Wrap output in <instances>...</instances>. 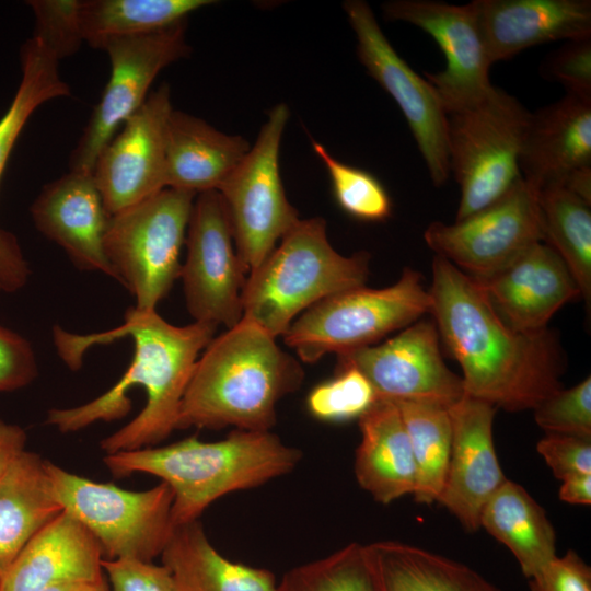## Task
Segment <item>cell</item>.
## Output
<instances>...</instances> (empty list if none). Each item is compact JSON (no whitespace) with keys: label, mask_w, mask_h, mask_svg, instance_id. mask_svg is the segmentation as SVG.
Returning <instances> with one entry per match:
<instances>
[{"label":"cell","mask_w":591,"mask_h":591,"mask_svg":"<svg viewBox=\"0 0 591 591\" xmlns=\"http://www.w3.org/2000/svg\"><path fill=\"white\" fill-rule=\"evenodd\" d=\"M217 325L194 322L175 326L157 311L129 308L117 328L90 335L53 331L60 358L72 370L82 364V356L91 346L130 337L134 355L128 369L108 391L82 405L51 408L46 424L62 433L76 432L97 421H114L131 408L127 396L134 386L147 393L142 410L126 426L105 437L100 448L105 454L157 445L176 429L181 402L199 354L215 337Z\"/></svg>","instance_id":"cell-1"},{"label":"cell","mask_w":591,"mask_h":591,"mask_svg":"<svg viewBox=\"0 0 591 591\" xmlns=\"http://www.w3.org/2000/svg\"><path fill=\"white\" fill-rule=\"evenodd\" d=\"M430 312L464 393L507 412L534 409L564 389L567 359L556 332H521L496 312L477 282L434 255Z\"/></svg>","instance_id":"cell-2"},{"label":"cell","mask_w":591,"mask_h":591,"mask_svg":"<svg viewBox=\"0 0 591 591\" xmlns=\"http://www.w3.org/2000/svg\"><path fill=\"white\" fill-rule=\"evenodd\" d=\"M303 380L300 362L259 325L242 317L213 337L198 358L176 429L270 431L278 402L298 391Z\"/></svg>","instance_id":"cell-3"},{"label":"cell","mask_w":591,"mask_h":591,"mask_svg":"<svg viewBox=\"0 0 591 591\" xmlns=\"http://www.w3.org/2000/svg\"><path fill=\"white\" fill-rule=\"evenodd\" d=\"M302 452L271 431H231L220 441L189 437L164 447L105 454L115 477L147 473L161 478L174 494L173 525L199 520L222 496L262 486L292 472Z\"/></svg>","instance_id":"cell-4"},{"label":"cell","mask_w":591,"mask_h":591,"mask_svg":"<svg viewBox=\"0 0 591 591\" xmlns=\"http://www.w3.org/2000/svg\"><path fill=\"white\" fill-rule=\"evenodd\" d=\"M370 255L339 254L328 242L321 217L300 219L246 277L243 317L269 335L282 336L306 309L335 293L366 286Z\"/></svg>","instance_id":"cell-5"},{"label":"cell","mask_w":591,"mask_h":591,"mask_svg":"<svg viewBox=\"0 0 591 591\" xmlns=\"http://www.w3.org/2000/svg\"><path fill=\"white\" fill-rule=\"evenodd\" d=\"M431 298L424 277L404 268L399 279L385 288H352L313 304L282 335L299 359L314 363L336 355L371 346L430 312Z\"/></svg>","instance_id":"cell-6"},{"label":"cell","mask_w":591,"mask_h":591,"mask_svg":"<svg viewBox=\"0 0 591 591\" xmlns=\"http://www.w3.org/2000/svg\"><path fill=\"white\" fill-rule=\"evenodd\" d=\"M195 196L166 187L109 217L104 251L136 310L154 311L179 277Z\"/></svg>","instance_id":"cell-7"},{"label":"cell","mask_w":591,"mask_h":591,"mask_svg":"<svg viewBox=\"0 0 591 591\" xmlns=\"http://www.w3.org/2000/svg\"><path fill=\"white\" fill-rule=\"evenodd\" d=\"M530 115L496 86L478 104L448 115L450 172L461 187L455 221L494 204L522 177L519 159Z\"/></svg>","instance_id":"cell-8"},{"label":"cell","mask_w":591,"mask_h":591,"mask_svg":"<svg viewBox=\"0 0 591 591\" xmlns=\"http://www.w3.org/2000/svg\"><path fill=\"white\" fill-rule=\"evenodd\" d=\"M55 498L99 542L104 559L152 561L161 556L174 529V494L161 482L128 490L79 476L46 461Z\"/></svg>","instance_id":"cell-9"},{"label":"cell","mask_w":591,"mask_h":591,"mask_svg":"<svg viewBox=\"0 0 591 591\" xmlns=\"http://www.w3.org/2000/svg\"><path fill=\"white\" fill-rule=\"evenodd\" d=\"M289 116L285 103L268 112L255 143L217 189L247 271L256 268L300 220L286 196L279 170L280 142Z\"/></svg>","instance_id":"cell-10"},{"label":"cell","mask_w":591,"mask_h":591,"mask_svg":"<svg viewBox=\"0 0 591 591\" xmlns=\"http://www.w3.org/2000/svg\"><path fill=\"white\" fill-rule=\"evenodd\" d=\"M538 193L521 177L488 207L451 224L431 222L424 239L437 256L466 275L489 277L543 242Z\"/></svg>","instance_id":"cell-11"},{"label":"cell","mask_w":591,"mask_h":591,"mask_svg":"<svg viewBox=\"0 0 591 591\" xmlns=\"http://www.w3.org/2000/svg\"><path fill=\"white\" fill-rule=\"evenodd\" d=\"M186 21L147 35L115 38L104 46L109 80L70 158V171L92 173L95 162L123 124L143 104L158 73L188 56Z\"/></svg>","instance_id":"cell-12"},{"label":"cell","mask_w":591,"mask_h":591,"mask_svg":"<svg viewBox=\"0 0 591 591\" xmlns=\"http://www.w3.org/2000/svg\"><path fill=\"white\" fill-rule=\"evenodd\" d=\"M343 9L356 35L359 61L397 103L432 183L443 185L451 173L448 115L436 90L396 53L366 1L347 0Z\"/></svg>","instance_id":"cell-13"},{"label":"cell","mask_w":591,"mask_h":591,"mask_svg":"<svg viewBox=\"0 0 591 591\" xmlns=\"http://www.w3.org/2000/svg\"><path fill=\"white\" fill-rule=\"evenodd\" d=\"M186 258L181 267L186 306L194 322L231 328L243 317L246 267L235 248L220 194H198L187 227Z\"/></svg>","instance_id":"cell-14"},{"label":"cell","mask_w":591,"mask_h":591,"mask_svg":"<svg viewBox=\"0 0 591 591\" xmlns=\"http://www.w3.org/2000/svg\"><path fill=\"white\" fill-rule=\"evenodd\" d=\"M434 321L420 318L397 335L338 356V369L361 372L378 398L450 407L465 393L461 375L444 362Z\"/></svg>","instance_id":"cell-15"},{"label":"cell","mask_w":591,"mask_h":591,"mask_svg":"<svg viewBox=\"0 0 591 591\" xmlns=\"http://www.w3.org/2000/svg\"><path fill=\"white\" fill-rule=\"evenodd\" d=\"M391 21L413 24L438 44L445 68L425 78L436 90L447 115L482 102L494 89L491 62L479 30L473 1L450 4L433 0H392L382 4Z\"/></svg>","instance_id":"cell-16"},{"label":"cell","mask_w":591,"mask_h":591,"mask_svg":"<svg viewBox=\"0 0 591 591\" xmlns=\"http://www.w3.org/2000/svg\"><path fill=\"white\" fill-rule=\"evenodd\" d=\"M172 111L170 88L162 84L100 153L92 174L111 216L165 188V135Z\"/></svg>","instance_id":"cell-17"},{"label":"cell","mask_w":591,"mask_h":591,"mask_svg":"<svg viewBox=\"0 0 591 591\" xmlns=\"http://www.w3.org/2000/svg\"><path fill=\"white\" fill-rule=\"evenodd\" d=\"M496 409L491 404L467 395L449 407L451 454L437 502L468 531L480 528L485 505L507 480L493 438Z\"/></svg>","instance_id":"cell-18"},{"label":"cell","mask_w":591,"mask_h":591,"mask_svg":"<svg viewBox=\"0 0 591 591\" xmlns=\"http://www.w3.org/2000/svg\"><path fill=\"white\" fill-rule=\"evenodd\" d=\"M473 279L498 315L521 332L546 328L560 308L581 298L566 264L544 242L533 244L496 274Z\"/></svg>","instance_id":"cell-19"},{"label":"cell","mask_w":591,"mask_h":591,"mask_svg":"<svg viewBox=\"0 0 591 591\" xmlns=\"http://www.w3.org/2000/svg\"><path fill=\"white\" fill-rule=\"evenodd\" d=\"M37 230L63 248L82 270L116 280L105 251L107 212L92 173L70 171L47 184L31 206Z\"/></svg>","instance_id":"cell-20"},{"label":"cell","mask_w":591,"mask_h":591,"mask_svg":"<svg viewBox=\"0 0 591 591\" xmlns=\"http://www.w3.org/2000/svg\"><path fill=\"white\" fill-rule=\"evenodd\" d=\"M473 3L491 65L540 44L591 37L590 0H474Z\"/></svg>","instance_id":"cell-21"},{"label":"cell","mask_w":591,"mask_h":591,"mask_svg":"<svg viewBox=\"0 0 591 591\" xmlns=\"http://www.w3.org/2000/svg\"><path fill=\"white\" fill-rule=\"evenodd\" d=\"M103 552L92 533L62 511L24 546L0 578V591H43L104 579Z\"/></svg>","instance_id":"cell-22"},{"label":"cell","mask_w":591,"mask_h":591,"mask_svg":"<svg viewBox=\"0 0 591 591\" xmlns=\"http://www.w3.org/2000/svg\"><path fill=\"white\" fill-rule=\"evenodd\" d=\"M591 166V102L571 94L531 113L523 137L521 176L541 190Z\"/></svg>","instance_id":"cell-23"},{"label":"cell","mask_w":591,"mask_h":591,"mask_svg":"<svg viewBox=\"0 0 591 591\" xmlns=\"http://www.w3.org/2000/svg\"><path fill=\"white\" fill-rule=\"evenodd\" d=\"M59 59L38 37L32 36L21 49L22 78L16 93L0 119V178L19 135L43 103L70 94L61 79ZM31 276L30 264L11 232L0 228V291H20Z\"/></svg>","instance_id":"cell-24"},{"label":"cell","mask_w":591,"mask_h":591,"mask_svg":"<svg viewBox=\"0 0 591 591\" xmlns=\"http://www.w3.org/2000/svg\"><path fill=\"white\" fill-rule=\"evenodd\" d=\"M241 136L223 134L189 114L172 111L165 135V188L217 190L250 151Z\"/></svg>","instance_id":"cell-25"},{"label":"cell","mask_w":591,"mask_h":591,"mask_svg":"<svg viewBox=\"0 0 591 591\" xmlns=\"http://www.w3.org/2000/svg\"><path fill=\"white\" fill-rule=\"evenodd\" d=\"M360 443L355 455L359 486L383 505L416 487V465L397 405L378 398L359 418Z\"/></svg>","instance_id":"cell-26"},{"label":"cell","mask_w":591,"mask_h":591,"mask_svg":"<svg viewBox=\"0 0 591 591\" xmlns=\"http://www.w3.org/2000/svg\"><path fill=\"white\" fill-rule=\"evenodd\" d=\"M46 461L24 450L0 478V578L28 541L63 511L54 496Z\"/></svg>","instance_id":"cell-27"},{"label":"cell","mask_w":591,"mask_h":591,"mask_svg":"<svg viewBox=\"0 0 591 591\" xmlns=\"http://www.w3.org/2000/svg\"><path fill=\"white\" fill-rule=\"evenodd\" d=\"M161 558L177 591H275L278 582L268 569L222 556L199 520L174 526Z\"/></svg>","instance_id":"cell-28"},{"label":"cell","mask_w":591,"mask_h":591,"mask_svg":"<svg viewBox=\"0 0 591 591\" xmlns=\"http://www.w3.org/2000/svg\"><path fill=\"white\" fill-rule=\"evenodd\" d=\"M379 591H503L457 560L398 541L364 545Z\"/></svg>","instance_id":"cell-29"},{"label":"cell","mask_w":591,"mask_h":591,"mask_svg":"<svg viewBox=\"0 0 591 591\" xmlns=\"http://www.w3.org/2000/svg\"><path fill=\"white\" fill-rule=\"evenodd\" d=\"M479 523L510 549L526 579L557 556L555 530L544 509L512 480L490 497Z\"/></svg>","instance_id":"cell-30"},{"label":"cell","mask_w":591,"mask_h":591,"mask_svg":"<svg viewBox=\"0 0 591 591\" xmlns=\"http://www.w3.org/2000/svg\"><path fill=\"white\" fill-rule=\"evenodd\" d=\"M211 0H80L83 40L102 49L111 39L135 37L173 26Z\"/></svg>","instance_id":"cell-31"},{"label":"cell","mask_w":591,"mask_h":591,"mask_svg":"<svg viewBox=\"0 0 591 591\" xmlns=\"http://www.w3.org/2000/svg\"><path fill=\"white\" fill-rule=\"evenodd\" d=\"M543 242L572 275L581 298L591 302V205L560 185L538 193Z\"/></svg>","instance_id":"cell-32"},{"label":"cell","mask_w":591,"mask_h":591,"mask_svg":"<svg viewBox=\"0 0 591 591\" xmlns=\"http://www.w3.org/2000/svg\"><path fill=\"white\" fill-rule=\"evenodd\" d=\"M403 418L416 465L415 500L433 503L442 491L452 445L449 408L419 402H394Z\"/></svg>","instance_id":"cell-33"},{"label":"cell","mask_w":591,"mask_h":591,"mask_svg":"<svg viewBox=\"0 0 591 591\" xmlns=\"http://www.w3.org/2000/svg\"><path fill=\"white\" fill-rule=\"evenodd\" d=\"M275 591H379L364 545L336 552L288 570Z\"/></svg>","instance_id":"cell-34"},{"label":"cell","mask_w":591,"mask_h":591,"mask_svg":"<svg viewBox=\"0 0 591 591\" xmlns=\"http://www.w3.org/2000/svg\"><path fill=\"white\" fill-rule=\"evenodd\" d=\"M312 148L327 170L333 195L341 210L362 221H382L391 216L390 195L375 176L343 163L315 140Z\"/></svg>","instance_id":"cell-35"},{"label":"cell","mask_w":591,"mask_h":591,"mask_svg":"<svg viewBox=\"0 0 591 591\" xmlns=\"http://www.w3.org/2000/svg\"><path fill=\"white\" fill-rule=\"evenodd\" d=\"M378 399L366 376L357 369H338L335 378L320 383L306 398L309 413L323 421H345L359 418Z\"/></svg>","instance_id":"cell-36"},{"label":"cell","mask_w":591,"mask_h":591,"mask_svg":"<svg viewBox=\"0 0 591 591\" xmlns=\"http://www.w3.org/2000/svg\"><path fill=\"white\" fill-rule=\"evenodd\" d=\"M533 412L536 424L546 433L591 438V378L557 391Z\"/></svg>","instance_id":"cell-37"},{"label":"cell","mask_w":591,"mask_h":591,"mask_svg":"<svg viewBox=\"0 0 591 591\" xmlns=\"http://www.w3.org/2000/svg\"><path fill=\"white\" fill-rule=\"evenodd\" d=\"M34 36L40 38L60 60L74 54L83 42L80 0H32Z\"/></svg>","instance_id":"cell-38"},{"label":"cell","mask_w":591,"mask_h":591,"mask_svg":"<svg viewBox=\"0 0 591 591\" xmlns=\"http://www.w3.org/2000/svg\"><path fill=\"white\" fill-rule=\"evenodd\" d=\"M541 69L543 77L561 83L566 94L591 102V37L567 40Z\"/></svg>","instance_id":"cell-39"},{"label":"cell","mask_w":591,"mask_h":591,"mask_svg":"<svg viewBox=\"0 0 591 591\" xmlns=\"http://www.w3.org/2000/svg\"><path fill=\"white\" fill-rule=\"evenodd\" d=\"M111 591H177L164 565L139 559H103Z\"/></svg>","instance_id":"cell-40"},{"label":"cell","mask_w":591,"mask_h":591,"mask_svg":"<svg viewBox=\"0 0 591 591\" xmlns=\"http://www.w3.org/2000/svg\"><path fill=\"white\" fill-rule=\"evenodd\" d=\"M554 476L560 480L591 474V438L571 434L546 433L536 444Z\"/></svg>","instance_id":"cell-41"},{"label":"cell","mask_w":591,"mask_h":591,"mask_svg":"<svg viewBox=\"0 0 591 591\" xmlns=\"http://www.w3.org/2000/svg\"><path fill=\"white\" fill-rule=\"evenodd\" d=\"M38 374L31 343L0 324V392L22 389Z\"/></svg>","instance_id":"cell-42"},{"label":"cell","mask_w":591,"mask_h":591,"mask_svg":"<svg viewBox=\"0 0 591 591\" xmlns=\"http://www.w3.org/2000/svg\"><path fill=\"white\" fill-rule=\"evenodd\" d=\"M528 580L530 591H591V568L575 551L568 549Z\"/></svg>","instance_id":"cell-43"},{"label":"cell","mask_w":591,"mask_h":591,"mask_svg":"<svg viewBox=\"0 0 591 591\" xmlns=\"http://www.w3.org/2000/svg\"><path fill=\"white\" fill-rule=\"evenodd\" d=\"M25 430L0 419V478L13 460L25 450Z\"/></svg>","instance_id":"cell-44"},{"label":"cell","mask_w":591,"mask_h":591,"mask_svg":"<svg viewBox=\"0 0 591 591\" xmlns=\"http://www.w3.org/2000/svg\"><path fill=\"white\" fill-rule=\"evenodd\" d=\"M560 500L571 505L591 503V474H580L561 480Z\"/></svg>","instance_id":"cell-45"},{"label":"cell","mask_w":591,"mask_h":591,"mask_svg":"<svg viewBox=\"0 0 591 591\" xmlns=\"http://www.w3.org/2000/svg\"><path fill=\"white\" fill-rule=\"evenodd\" d=\"M560 186L591 205V166L580 167L570 172Z\"/></svg>","instance_id":"cell-46"},{"label":"cell","mask_w":591,"mask_h":591,"mask_svg":"<svg viewBox=\"0 0 591 591\" xmlns=\"http://www.w3.org/2000/svg\"><path fill=\"white\" fill-rule=\"evenodd\" d=\"M43 591H111L105 578L97 581H76L51 586Z\"/></svg>","instance_id":"cell-47"}]
</instances>
